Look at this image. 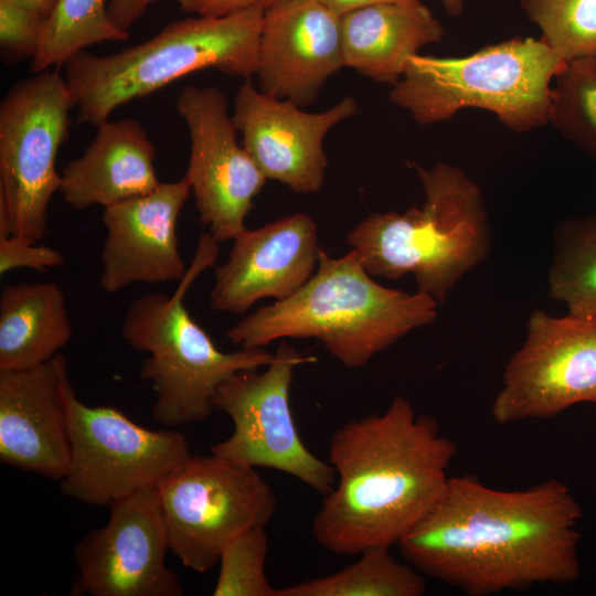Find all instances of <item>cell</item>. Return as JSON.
I'll return each instance as SVG.
<instances>
[{
    "mask_svg": "<svg viewBox=\"0 0 596 596\" xmlns=\"http://www.w3.org/2000/svg\"><path fill=\"white\" fill-rule=\"evenodd\" d=\"M581 519L578 501L558 479L499 490L455 476L397 546L423 575L471 596L565 585L581 575Z\"/></svg>",
    "mask_w": 596,
    "mask_h": 596,
    "instance_id": "obj_1",
    "label": "cell"
},
{
    "mask_svg": "<svg viewBox=\"0 0 596 596\" xmlns=\"http://www.w3.org/2000/svg\"><path fill=\"white\" fill-rule=\"evenodd\" d=\"M456 454L438 422L401 395L382 413L344 423L330 439L337 481L312 520L315 541L348 556L397 545L441 496Z\"/></svg>",
    "mask_w": 596,
    "mask_h": 596,
    "instance_id": "obj_2",
    "label": "cell"
},
{
    "mask_svg": "<svg viewBox=\"0 0 596 596\" xmlns=\"http://www.w3.org/2000/svg\"><path fill=\"white\" fill-rule=\"evenodd\" d=\"M372 277L356 251L332 258L321 247L315 274L295 295L245 316L226 338L243 349L311 338L345 368H362L437 316L429 295L387 288Z\"/></svg>",
    "mask_w": 596,
    "mask_h": 596,
    "instance_id": "obj_3",
    "label": "cell"
},
{
    "mask_svg": "<svg viewBox=\"0 0 596 596\" xmlns=\"http://www.w3.org/2000/svg\"><path fill=\"white\" fill-rule=\"evenodd\" d=\"M425 201L404 213H373L347 234L373 277L413 275L417 290L444 304L456 284L490 253L480 187L459 168L415 166Z\"/></svg>",
    "mask_w": 596,
    "mask_h": 596,
    "instance_id": "obj_4",
    "label": "cell"
},
{
    "mask_svg": "<svg viewBox=\"0 0 596 596\" xmlns=\"http://www.w3.org/2000/svg\"><path fill=\"white\" fill-rule=\"evenodd\" d=\"M264 12L187 18L114 54L78 52L64 65L78 123L97 127L117 107L195 71L214 68L249 79L256 72Z\"/></svg>",
    "mask_w": 596,
    "mask_h": 596,
    "instance_id": "obj_5",
    "label": "cell"
},
{
    "mask_svg": "<svg viewBox=\"0 0 596 596\" xmlns=\"http://www.w3.org/2000/svg\"><path fill=\"white\" fill-rule=\"evenodd\" d=\"M219 254V242L210 232L202 233L175 291L139 296L123 320V339L148 354L139 376L155 392L151 417L168 428L206 419L222 383L238 372L263 369L274 359L264 348L221 351L187 310L185 294L202 272L214 266Z\"/></svg>",
    "mask_w": 596,
    "mask_h": 596,
    "instance_id": "obj_6",
    "label": "cell"
},
{
    "mask_svg": "<svg viewBox=\"0 0 596 596\" xmlns=\"http://www.w3.org/2000/svg\"><path fill=\"white\" fill-rule=\"evenodd\" d=\"M563 63L533 38H512L462 57L417 54L392 85L390 100L424 126L480 108L508 129L526 132L549 124L551 83Z\"/></svg>",
    "mask_w": 596,
    "mask_h": 596,
    "instance_id": "obj_7",
    "label": "cell"
},
{
    "mask_svg": "<svg viewBox=\"0 0 596 596\" xmlns=\"http://www.w3.org/2000/svg\"><path fill=\"white\" fill-rule=\"evenodd\" d=\"M33 74L13 84L0 103V206L12 235L39 243L60 191L55 162L75 100L64 76L49 70Z\"/></svg>",
    "mask_w": 596,
    "mask_h": 596,
    "instance_id": "obj_8",
    "label": "cell"
},
{
    "mask_svg": "<svg viewBox=\"0 0 596 596\" xmlns=\"http://www.w3.org/2000/svg\"><path fill=\"white\" fill-rule=\"evenodd\" d=\"M170 551L187 568L213 570L238 534L266 526L277 500L255 468L210 456H190L158 483Z\"/></svg>",
    "mask_w": 596,
    "mask_h": 596,
    "instance_id": "obj_9",
    "label": "cell"
},
{
    "mask_svg": "<svg viewBox=\"0 0 596 596\" xmlns=\"http://www.w3.org/2000/svg\"><path fill=\"white\" fill-rule=\"evenodd\" d=\"M316 361L315 355L281 341L262 372H238L222 383L214 409L232 419L233 432L211 453L241 466L281 471L322 496L329 493L336 471L304 444L290 407L295 369Z\"/></svg>",
    "mask_w": 596,
    "mask_h": 596,
    "instance_id": "obj_10",
    "label": "cell"
},
{
    "mask_svg": "<svg viewBox=\"0 0 596 596\" xmlns=\"http://www.w3.org/2000/svg\"><path fill=\"white\" fill-rule=\"evenodd\" d=\"M72 458L61 491L79 502L108 507L156 487L191 456L174 429H147L110 406H88L67 386Z\"/></svg>",
    "mask_w": 596,
    "mask_h": 596,
    "instance_id": "obj_11",
    "label": "cell"
},
{
    "mask_svg": "<svg viewBox=\"0 0 596 596\" xmlns=\"http://www.w3.org/2000/svg\"><path fill=\"white\" fill-rule=\"evenodd\" d=\"M581 403H596V320L533 311L504 366L492 418L500 425L544 419Z\"/></svg>",
    "mask_w": 596,
    "mask_h": 596,
    "instance_id": "obj_12",
    "label": "cell"
},
{
    "mask_svg": "<svg viewBox=\"0 0 596 596\" xmlns=\"http://www.w3.org/2000/svg\"><path fill=\"white\" fill-rule=\"evenodd\" d=\"M108 507L107 523L89 530L74 546L71 595H183L180 579L166 564L170 545L158 487Z\"/></svg>",
    "mask_w": 596,
    "mask_h": 596,
    "instance_id": "obj_13",
    "label": "cell"
},
{
    "mask_svg": "<svg viewBox=\"0 0 596 596\" xmlns=\"http://www.w3.org/2000/svg\"><path fill=\"white\" fill-rule=\"evenodd\" d=\"M190 138L185 178L195 199L199 221L219 243L242 233L253 200L267 178L237 141V130L223 92L214 86H187L175 99Z\"/></svg>",
    "mask_w": 596,
    "mask_h": 596,
    "instance_id": "obj_14",
    "label": "cell"
},
{
    "mask_svg": "<svg viewBox=\"0 0 596 596\" xmlns=\"http://www.w3.org/2000/svg\"><path fill=\"white\" fill-rule=\"evenodd\" d=\"M358 111L352 96L308 113L296 103L257 89L246 79L234 98L232 119L242 146L265 177L300 194L318 192L328 166L323 140Z\"/></svg>",
    "mask_w": 596,
    "mask_h": 596,
    "instance_id": "obj_15",
    "label": "cell"
},
{
    "mask_svg": "<svg viewBox=\"0 0 596 596\" xmlns=\"http://www.w3.org/2000/svg\"><path fill=\"white\" fill-rule=\"evenodd\" d=\"M67 362L60 352L31 369L0 370V461L62 480L70 468Z\"/></svg>",
    "mask_w": 596,
    "mask_h": 596,
    "instance_id": "obj_16",
    "label": "cell"
},
{
    "mask_svg": "<svg viewBox=\"0 0 596 596\" xmlns=\"http://www.w3.org/2000/svg\"><path fill=\"white\" fill-rule=\"evenodd\" d=\"M320 248L317 223L306 213L245 228L215 268L210 308L244 315L260 299L291 297L315 274Z\"/></svg>",
    "mask_w": 596,
    "mask_h": 596,
    "instance_id": "obj_17",
    "label": "cell"
},
{
    "mask_svg": "<svg viewBox=\"0 0 596 596\" xmlns=\"http://www.w3.org/2000/svg\"><path fill=\"white\" fill-rule=\"evenodd\" d=\"M341 17L318 0H286L264 12L255 76L259 89L300 107L344 67Z\"/></svg>",
    "mask_w": 596,
    "mask_h": 596,
    "instance_id": "obj_18",
    "label": "cell"
},
{
    "mask_svg": "<svg viewBox=\"0 0 596 596\" xmlns=\"http://www.w3.org/2000/svg\"><path fill=\"white\" fill-rule=\"evenodd\" d=\"M191 192L185 177L104 209L106 240L99 286L115 294L135 284L180 281L187 273L177 220Z\"/></svg>",
    "mask_w": 596,
    "mask_h": 596,
    "instance_id": "obj_19",
    "label": "cell"
},
{
    "mask_svg": "<svg viewBox=\"0 0 596 596\" xmlns=\"http://www.w3.org/2000/svg\"><path fill=\"white\" fill-rule=\"evenodd\" d=\"M155 159V146L137 120L107 119L83 155L63 168L60 192L75 210L145 195L160 184Z\"/></svg>",
    "mask_w": 596,
    "mask_h": 596,
    "instance_id": "obj_20",
    "label": "cell"
},
{
    "mask_svg": "<svg viewBox=\"0 0 596 596\" xmlns=\"http://www.w3.org/2000/svg\"><path fill=\"white\" fill-rule=\"evenodd\" d=\"M344 65L374 82L394 85L411 57L441 41L445 30L422 2L382 3L341 17Z\"/></svg>",
    "mask_w": 596,
    "mask_h": 596,
    "instance_id": "obj_21",
    "label": "cell"
},
{
    "mask_svg": "<svg viewBox=\"0 0 596 596\" xmlns=\"http://www.w3.org/2000/svg\"><path fill=\"white\" fill-rule=\"evenodd\" d=\"M73 336L66 298L53 281L6 286L0 295V370L18 371L53 359Z\"/></svg>",
    "mask_w": 596,
    "mask_h": 596,
    "instance_id": "obj_22",
    "label": "cell"
},
{
    "mask_svg": "<svg viewBox=\"0 0 596 596\" xmlns=\"http://www.w3.org/2000/svg\"><path fill=\"white\" fill-rule=\"evenodd\" d=\"M390 549L369 547L342 570L277 588V596H422L426 592L424 575L396 560Z\"/></svg>",
    "mask_w": 596,
    "mask_h": 596,
    "instance_id": "obj_23",
    "label": "cell"
},
{
    "mask_svg": "<svg viewBox=\"0 0 596 596\" xmlns=\"http://www.w3.org/2000/svg\"><path fill=\"white\" fill-rule=\"evenodd\" d=\"M549 294L568 313L596 320V213L557 225Z\"/></svg>",
    "mask_w": 596,
    "mask_h": 596,
    "instance_id": "obj_24",
    "label": "cell"
},
{
    "mask_svg": "<svg viewBox=\"0 0 596 596\" xmlns=\"http://www.w3.org/2000/svg\"><path fill=\"white\" fill-rule=\"evenodd\" d=\"M128 39L129 32L118 29L110 20L106 0H58L30 70L44 72L53 65H65L93 44Z\"/></svg>",
    "mask_w": 596,
    "mask_h": 596,
    "instance_id": "obj_25",
    "label": "cell"
},
{
    "mask_svg": "<svg viewBox=\"0 0 596 596\" xmlns=\"http://www.w3.org/2000/svg\"><path fill=\"white\" fill-rule=\"evenodd\" d=\"M553 81L549 123L596 161V55L565 61Z\"/></svg>",
    "mask_w": 596,
    "mask_h": 596,
    "instance_id": "obj_26",
    "label": "cell"
},
{
    "mask_svg": "<svg viewBox=\"0 0 596 596\" xmlns=\"http://www.w3.org/2000/svg\"><path fill=\"white\" fill-rule=\"evenodd\" d=\"M520 7L562 61L596 55V0H520Z\"/></svg>",
    "mask_w": 596,
    "mask_h": 596,
    "instance_id": "obj_27",
    "label": "cell"
},
{
    "mask_svg": "<svg viewBox=\"0 0 596 596\" xmlns=\"http://www.w3.org/2000/svg\"><path fill=\"white\" fill-rule=\"evenodd\" d=\"M265 526L249 529L226 543L219 564L214 596H277L265 573L268 553Z\"/></svg>",
    "mask_w": 596,
    "mask_h": 596,
    "instance_id": "obj_28",
    "label": "cell"
},
{
    "mask_svg": "<svg viewBox=\"0 0 596 596\" xmlns=\"http://www.w3.org/2000/svg\"><path fill=\"white\" fill-rule=\"evenodd\" d=\"M49 18L38 10L0 0V53L7 65L33 60L42 44Z\"/></svg>",
    "mask_w": 596,
    "mask_h": 596,
    "instance_id": "obj_29",
    "label": "cell"
},
{
    "mask_svg": "<svg viewBox=\"0 0 596 596\" xmlns=\"http://www.w3.org/2000/svg\"><path fill=\"white\" fill-rule=\"evenodd\" d=\"M65 263L61 252L32 243L18 235L0 238V275L26 267L38 272H46Z\"/></svg>",
    "mask_w": 596,
    "mask_h": 596,
    "instance_id": "obj_30",
    "label": "cell"
},
{
    "mask_svg": "<svg viewBox=\"0 0 596 596\" xmlns=\"http://www.w3.org/2000/svg\"><path fill=\"white\" fill-rule=\"evenodd\" d=\"M286 0H177L185 12L203 17H224L247 10L267 9Z\"/></svg>",
    "mask_w": 596,
    "mask_h": 596,
    "instance_id": "obj_31",
    "label": "cell"
},
{
    "mask_svg": "<svg viewBox=\"0 0 596 596\" xmlns=\"http://www.w3.org/2000/svg\"><path fill=\"white\" fill-rule=\"evenodd\" d=\"M153 1L156 0H110L107 7L108 15L118 29L128 32Z\"/></svg>",
    "mask_w": 596,
    "mask_h": 596,
    "instance_id": "obj_32",
    "label": "cell"
},
{
    "mask_svg": "<svg viewBox=\"0 0 596 596\" xmlns=\"http://www.w3.org/2000/svg\"><path fill=\"white\" fill-rule=\"evenodd\" d=\"M331 11L342 17L345 13L369 6L382 3H416L421 0H318Z\"/></svg>",
    "mask_w": 596,
    "mask_h": 596,
    "instance_id": "obj_33",
    "label": "cell"
},
{
    "mask_svg": "<svg viewBox=\"0 0 596 596\" xmlns=\"http://www.w3.org/2000/svg\"><path fill=\"white\" fill-rule=\"evenodd\" d=\"M40 11L49 19L52 15L58 0H9Z\"/></svg>",
    "mask_w": 596,
    "mask_h": 596,
    "instance_id": "obj_34",
    "label": "cell"
},
{
    "mask_svg": "<svg viewBox=\"0 0 596 596\" xmlns=\"http://www.w3.org/2000/svg\"><path fill=\"white\" fill-rule=\"evenodd\" d=\"M446 12L451 17H459L464 9V0H440Z\"/></svg>",
    "mask_w": 596,
    "mask_h": 596,
    "instance_id": "obj_35",
    "label": "cell"
},
{
    "mask_svg": "<svg viewBox=\"0 0 596 596\" xmlns=\"http://www.w3.org/2000/svg\"><path fill=\"white\" fill-rule=\"evenodd\" d=\"M594 405H595V414H596V403Z\"/></svg>",
    "mask_w": 596,
    "mask_h": 596,
    "instance_id": "obj_36",
    "label": "cell"
}]
</instances>
